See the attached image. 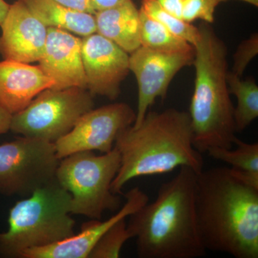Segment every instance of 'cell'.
Instances as JSON below:
<instances>
[{
    "mask_svg": "<svg viewBox=\"0 0 258 258\" xmlns=\"http://www.w3.org/2000/svg\"><path fill=\"white\" fill-rule=\"evenodd\" d=\"M195 210L206 250L258 257V188L231 168L203 169L197 176Z\"/></svg>",
    "mask_w": 258,
    "mask_h": 258,
    "instance_id": "6da1fadb",
    "label": "cell"
},
{
    "mask_svg": "<svg viewBox=\"0 0 258 258\" xmlns=\"http://www.w3.org/2000/svg\"><path fill=\"white\" fill-rule=\"evenodd\" d=\"M114 147L120 156V168L111 184L115 195L122 194L134 178L164 174L181 166L198 174L204 169L203 154L194 147L189 113L175 108L148 111L140 124L118 134Z\"/></svg>",
    "mask_w": 258,
    "mask_h": 258,
    "instance_id": "7a4b0ae2",
    "label": "cell"
},
{
    "mask_svg": "<svg viewBox=\"0 0 258 258\" xmlns=\"http://www.w3.org/2000/svg\"><path fill=\"white\" fill-rule=\"evenodd\" d=\"M197 176L181 166L161 184L157 198L129 216L127 226L137 239L141 258H197L207 250L199 233L195 210Z\"/></svg>",
    "mask_w": 258,
    "mask_h": 258,
    "instance_id": "3957f363",
    "label": "cell"
},
{
    "mask_svg": "<svg viewBox=\"0 0 258 258\" xmlns=\"http://www.w3.org/2000/svg\"><path fill=\"white\" fill-rule=\"evenodd\" d=\"M196 71L189 115L193 144L201 154L212 147L232 149L236 138L234 108L227 83V47L210 24L198 27Z\"/></svg>",
    "mask_w": 258,
    "mask_h": 258,
    "instance_id": "277c9868",
    "label": "cell"
},
{
    "mask_svg": "<svg viewBox=\"0 0 258 258\" xmlns=\"http://www.w3.org/2000/svg\"><path fill=\"white\" fill-rule=\"evenodd\" d=\"M75 225L71 194L55 179L10 209L8 230L0 232V257L20 258L27 249L69 238Z\"/></svg>",
    "mask_w": 258,
    "mask_h": 258,
    "instance_id": "5b68a950",
    "label": "cell"
},
{
    "mask_svg": "<svg viewBox=\"0 0 258 258\" xmlns=\"http://www.w3.org/2000/svg\"><path fill=\"white\" fill-rule=\"evenodd\" d=\"M120 165L115 147L100 156L82 152L60 159L55 179L71 194L72 215L101 220L105 212L119 210L120 199L112 191L111 184Z\"/></svg>",
    "mask_w": 258,
    "mask_h": 258,
    "instance_id": "8992f818",
    "label": "cell"
},
{
    "mask_svg": "<svg viewBox=\"0 0 258 258\" xmlns=\"http://www.w3.org/2000/svg\"><path fill=\"white\" fill-rule=\"evenodd\" d=\"M93 97L84 88H47L13 114L10 131L55 144L72 130L82 115L94 108Z\"/></svg>",
    "mask_w": 258,
    "mask_h": 258,
    "instance_id": "52a82bcc",
    "label": "cell"
},
{
    "mask_svg": "<svg viewBox=\"0 0 258 258\" xmlns=\"http://www.w3.org/2000/svg\"><path fill=\"white\" fill-rule=\"evenodd\" d=\"M60 159L55 144L20 137L0 144V195L26 198L55 181Z\"/></svg>",
    "mask_w": 258,
    "mask_h": 258,
    "instance_id": "ba28073f",
    "label": "cell"
},
{
    "mask_svg": "<svg viewBox=\"0 0 258 258\" xmlns=\"http://www.w3.org/2000/svg\"><path fill=\"white\" fill-rule=\"evenodd\" d=\"M135 119L136 112L125 103L93 108L81 116L69 133L55 142L57 157L62 159L82 152H111L118 134L133 125Z\"/></svg>",
    "mask_w": 258,
    "mask_h": 258,
    "instance_id": "9c48e42d",
    "label": "cell"
},
{
    "mask_svg": "<svg viewBox=\"0 0 258 258\" xmlns=\"http://www.w3.org/2000/svg\"><path fill=\"white\" fill-rule=\"evenodd\" d=\"M195 55V50L167 53L144 46L129 54V69L139 87L138 108L132 125L140 124L157 98L165 99L171 81L183 68L193 64Z\"/></svg>",
    "mask_w": 258,
    "mask_h": 258,
    "instance_id": "30bf717a",
    "label": "cell"
},
{
    "mask_svg": "<svg viewBox=\"0 0 258 258\" xmlns=\"http://www.w3.org/2000/svg\"><path fill=\"white\" fill-rule=\"evenodd\" d=\"M81 53L86 89L93 96L116 99L130 72L128 52L96 32L82 37Z\"/></svg>",
    "mask_w": 258,
    "mask_h": 258,
    "instance_id": "8fae6325",
    "label": "cell"
},
{
    "mask_svg": "<svg viewBox=\"0 0 258 258\" xmlns=\"http://www.w3.org/2000/svg\"><path fill=\"white\" fill-rule=\"evenodd\" d=\"M0 28L3 60L38 62L45 50L48 28L22 2L17 0L10 5Z\"/></svg>",
    "mask_w": 258,
    "mask_h": 258,
    "instance_id": "7c38bea8",
    "label": "cell"
},
{
    "mask_svg": "<svg viewBox=\"0 0 258 258\" xmlns=\"http://www.w3.org/2000/svg\"><path fill=\"white\" fill-rule=\"evenodd\" d=\"M125 198L124 205L108 220L85 222L79 233L50 245L27 249L20 258H88L98 241L115 222L127 218L149 203V197L139 187L131 189Z\"/></svg>",
    "mask_w": 258,
    "mask_h": 258,
    "instance_id": "4fadbf2b",
    "label": "cell"
},
{
    "mask_svg": "<svg viewBox=\"0 0 258 258\" xmlns=\"http://www.w3.org/2000/svg\"><path fill=\"white\" fill-rule=\"evenodd\" d=\"M47 28L46 44L38 66L55 83L52 88L86 89L81 53L82 37L60 29Z\"/></svg>",
    "mask_w": 258,
    "mask_h": 258,
    "instance_id": "5bb4252c",
    "label": "cell"
},
{
    "mask_svg": "<svg viewBox=\"0 0 258 258\" xmlns=\"http://www.w3.org/2000/svg\"><path fill=\"white\" fill-rule=\"evenodd\" d=\"M54 86L38 64L0 61V103L12 114L22 111L39 93Z\"/></svg>",
    "mask_w": 258,
    "mask_h": 258,
    "instance_id": "9a60e30c",
    "label": "cell"
},
{
    "mask_svg": "<svg viewBox=\"0 0 258 258\" xmlns=\"http://www.w3.org/2000/svg\"><path fill=\"white\" fill-rule=\"evenodd\" d=\"M96 32L111 40L128 54L141 44L139 9L132 0L94 13Z\"/></svg>",
    "mask_w": 258,
    "mask_h": 258,
    "instance_id": "2e32d148",
    "label": "cell"
},
{
    "mask_svg": "<svg viewBox=\"0 0 258 258\" xmlns=\"http://www.w3.org/2000/svg\"><path fill=\"white\" fill-rule=\"evenodd\" d=\"M47 28L66 30L83 37L96 33L94 14L66 8L55 0H20Z\"/></svg>",
    "mask_w": 258,
    "mask_h": 258,
    "instance_id": "e0dca14e",
    "label": "cell"
},
{
    "mask_svg": "<svg viewBox=\"0 0 258 258\" xmlns=\"http://www.w3.org/2000/svg\"><path fill=\"white\" fill-rule=\"evenodd\" d=\"M234 144L237 146L235 150L212 147L207 153L214 159L230 164L239 177L258 188V144L245 143L236 137Z\"/></svg>",
    "mask_w": 258,
    "mask_h": 258,
    "instance_id": "ac0fdd59",
    "label": "cell"
},
{
    "mask_svg": "<svg viewBox=\"0 0 258 258\" xmlns=\"http://www.w3.org/2000/svg\"><path fill=\"white\" fill-rule=\"evenodd\" d=\"M227 83L230 94L237 98L234 108L236 132H242L258 117V86L252 78L242 80L231 71L227 73Z\"/></svg>",
    "mask_w": 258,
    "mask_h": 258,
    "instance_id": "d6986e66",
    "label": "cell"
},
{
    "mask_svg": "<svg viewBox=\"0 0 258 258\" xmlns=\"http://www.w3.org/2000/svg\"><path fill=\"white\" fill-rule=\"evenodd\" d=\"M141 20V46L152 50L180 53L191 52L195 47L184 39L177 37L165 27L139 9Z\"/></svg>",
    "mask_w": 258,
    "mask_h": 258,
    "instance_id": "ffe728a7",
    "label": "cell"
},
{
    "mask_svg": "<svg viewBox=\"0 0 258 258\" xmlns=\"http://www.w3.org/2000/svg\"><path fill=\"white\" fill-rule=\"evenodd\" d=\"M141 8L174 35L184 39L193 46L196 44L200 37L198 28L168 13L161 8L157 0H142Z\"/></svg>",
    "mask_w": 258,
    "mask_h": 258,
    "instance_id": "44dd1931",
    "label": "cell"
},
{
    "mask_svg": "<svg viewBox=\"0 0 258 258\" xmlns=\"http://www.w3.org/2000/svg\"><path fill=\"white\" fill-rule=\"evenodd\" d=\"M125 219H121L115 222L106 231L94 246L88 258L119 257L123 244L129 239L134 238Z\"/></svg>",
    "mask_w": 258,
    "mask_h": 258,
    "instance_id": "7402d4cb",
    "label": "cell"
},
{
    "mask_svg": "<svg viewBox=\"0 0 258 258\" xmlns=\"http://www.w3.org/2000/svg\"><path fill=\"white\" fill-rule=\"evenodd\" d=\"M219 4L217 0H184L181 19L187 23H193L197 20L213 23L215 10Z\"/></svg>",
    "mask_w": 258,
    "mask_h": 258,
    "instance_id": "603a6c76",
    "label": "cell"
},
{
    "mask_svg": "<svg viewBox=\"0 0 258 258\" xmlns=\"http://www.w3.org/2000/svg\"><path fill=\"white\" fill-rule=\"evenodd\" d=\"M258 54V35L254 33L247 40L240 44L235 55H234V64L231 72L238 77L242 78L251 60Z\"/></svg>",
    "mask_w": 258,
    "mask_h": 258,
    "instance_id": "cb8c5ba5",
    "label": "cell"
},
{
    "mask_svg": "<svg viewBox=\"0 0 258 258\" xmlns=\"http://www.w3.org/2000/svg\"><path fill=\"white\" fill-rule=\"evenodd\" d=\"M66 8L76 11L94 14L96 13L93 0H55Z\"/></svg>",
    "mask_w": 258,
    "mask_h": 258,
    "instance_id": "d4e9b609",
    "label": "cell"
},
{
    "mask_svg": "<svg viewBox=\"0 0 258 258\" xmlns=\"http://www.w3.org/2000/svg\"><path fill=\"white\" fill-rule=\"evenodd\" d=\"M157 2L163 9L176 18L181 19L184 0H157Z\"/></svg>",
    "mask_w": 258,
    "mask_h": 258,
    "instance_id": "484cf974",
    "label": "cell"
},
{
    "mask_svg": "<svg viewBox=\"0 0 258 258\" xmlns=\"http://www.w3.org/2000/svg\"><path fill=\"white\" fill-rule=\"evenodd\" d=\"M13 114L0 103V135L10 131Z\"/></svg>",
    "mask_w": 258,
    "mask_h": 258,
    "instance_id": "4316f807",
    "label": "cell"
},
{
    "mask_svg": "<svg viewBox=\"0 0 258 258\" xmlns=\"http://www.w3.org/2000/svg\"><path fill=\"white\" fill-rule=\"evenodd\" d=\"M128 0H93V6L95 10H101L106 9V8H112V7L116 6Z\"/></svg>",
    "mask_w": 258,
    "mask_h": 258,
    "instance_id": "83f0119b",
    "label": "cell"
},
{
    "mask_svg": "<svg viewBox=\"0 0 258 258\" xmlns=\"http://www.w3.org/2000/svg\"><path fill=\"white\" fill-rule=\"evenodd\" d=\"M10 5L8 4L5 0H0V26L4 21L5 17L8 14Z\"/></svg>",
    "mask_w": 258,
    "mask_h": 258,
    "instance_id": "f1b7e54d",
    "label": "cell"
},
{
    "mask_svg": "<svg viewBox=\"0 0 258 258\" xmlns=\"http://www.w3.org/2000/svg\"><path fill=\"white\" fill-rule=\"evenodd\" d=\"M219 3H224V2L228 1V0H217ZM240 1L244 2V3H248L249 5H253V6L258 7V0H240Z\"/></svg>",
    "mask_w": 258,
    "mask_h": 258,
    "instance_id": "f546056e",
    "label": "cell"
}]
</instances>
